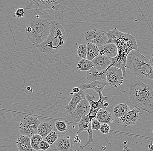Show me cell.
<instances>
[{
    "mask_svg": "<svg viewBox=\"0 0 153 151\" xmlns=\"http://www.w3.org/2000/svg\"><path fill=\"white\" fill-rule=\"evenodd\" d=\"M53 130V128L52 125L48 122H45L40 123L38 125L37 134L44 139Z\"/></svg>",
    "mask_w": 153,
    "mask_h": 151,
    "instance_id": "obj_23",
    "label": "cell"
},
{
    "mask_svg": "<svg viewBox=\"0 0 153 151\" xmlns=\"http://www.w3.org/2000/svg\"><path fill=\"white\" fill-rule=\"evenodd\" d=\"M139 115V110L134 108L119 118L118 122L125 126L133 125L136 123Z\"/></svg>",
    "mask_w": 153,
    "mask_h": 151,
    "instance_id": "obj_13",
    "label": "cell"
},
{
    "mask_svg": "<svg viewBox=\"0 0 153 151\" xmlns=\"http://www.w3.org/2000/svg\"><path fill=\"white\" fill-rule=\"evenodd\" d=\"M130 110V107L127 104L122 103L117 104L113 109L114 114L117 118H119Z\"/></svg>",
    "mask_w": 153,
    "mask_h": 151,
    "instance_id": "obj_24",
    "label": "cell"
},
{
    "mask_svg": "<svg viewBox=\"0 0 153 151\" xmlns=\"http://www.w3.org/2000/svg\"><path fill=\"white\" fill-rule=\"evenodd\" d=\"M80 88L79 87H75L73 88L72 92L73 93H77L80 91Z\"/></svg>",
    "mask_w": 153,
    "mask_h": 151,
    "instance_id": "obj_34",
    "label": "cell"
},
{
    "mask_svg": "<svg viewBox=\"0 0 153 151\" xmlns=\"http://www.w3.org/2000/svg\"><path fill=\"white\" fill-rule=\"evenodd\" d=\"M113 61V58L98 55L94 59L91 60L94 68L98 71L107 70Z\"/></svg>",
    "mask_w": 153,
    "mask_h": 151,
    "instance_id": "obj_15",
    "label": "cell"
},
{
    "mask_svg": "<svg viewBox=\"0 0 153 151\" xmlns=\"http://www.w3.org/2000/svg\"><path fill=\"white\" fill-rule=\"evenodd\" d=\"M85 98L86 95L85 91L81 89L78 93H73L71 100L65 107L67 112L71 115L75 110L77 104Z\"/></svg>",
    "mask_w": 153,
    "mask_h": 151,
    "instance_id": "obj_14",
    "label": "cell"
},
{
    "mask_svg": "<svg viewBox=\"0 0 153 151\" xmlns=\"http://www.w3.org/2000/svg\"><path fill=\"white\" fill-rule=\"evenodd\" d=\"M40 120L34 116L26 115L21 120L19 126V131L22 135L31 137L37 134Z\"/></svg>",
    "mask_w": 153,
    "mask_h": 151,
    "instance_id": "obj_7",
    "label": "cell"
},
{
    "mask_svg": "<svg viewBox=\"0 0 153 151\" xmlns=\"http://www.w3.org/2000/svg\"><path fill=\"white\" fill-rule=\"evenodd\" d=\"M106 81L110 86L118 87L122 85L124 80L121 69L111 66L106 71Z\"/></svg>",
    "mask_w": 153,
    "mask_h": 151,
    "instance_id": "obj_9",
    "label": "cell"
},
{
    "mask_svg": "<svg viewBox=\"0 0 153 151\" xmlns=\"http://www.w3.org/2000/svg\"><path fill=\"white\" fill-rule=\"evenodd\" d=\"M90 109V105L86 99L81 101L76 106V108L71 114L74 121L78 123L84 115L88 113Z\"/></svg>",
    "mask_w": 153,
    "mask_h": 151,
    "instance_id": "obj_12",
    "label": "cell"
},
{
    "mask_svg": "<svg viewBox=\"0 0 153 151\" xmlns=\"http://www.w3.org/2000/svg\"><path fill=\"white\" fill-rule=\"evenodd\" d=\"M51 31L48 38L35 47L42 53L54 54L59 53L66 42V33L64 26L57 21L50 22Z\"/></svg>",
    "mask_w": 153,
    "mask_h": 151,
    "instance_id": "obj_3",
    "label": "cell"
},
{
    "mask_svg": "<svg viewBox=\"0 0 153 151\" xmlns=\"http://www.w3.org/2000/svg\"><path fill=\"white\" fill-rule=\"evenodd\" d=\"M104 106L106 108H107L109 104L108 103H104Z\"/></svg>",
    "mask_w": 153,
    "mask_h": 151,
    "instance_id": "obj_37",
    "label": "cell"
},
{
    "mask_svg": "<svg viewBox=\"0 0 153 151\" xmlns=\"http://www.w3.org/2000/svg\"><path fill=\"white\" fill-rule=\"evenodd\" d=\"M101 125V123L99 122L95 118H94L92 120L91 129L92 130H99Z\"/></svg>",
    "mask_w": 153,
    "mask_h": 151,
    "instance_id": "obj_31",
    "label": "cell"
},
{
    "mask_svg": "<svg viewBox=\"0 0 153 151\" xmlns=\"http://www.w3.org/2000/svg\"><path fill=\"white\" fill-rule=\"evenodd\" d=\"M55 146L58 151H72L73 141L71 137L66 135L58 138L56 141Z\"/></svg>",
    "mask_w": 153,
    "mask_h": 151,
    "instance_id": "obj_16",
    "label": "cell"
},
{
    "mask_svg": "<svg viewBox=\"0 0 153 151\" xmlns=\"http://www.w3.org/2000/svg\"><path fill=\"white\" fill-rule=\"evenodd\" d=\"M107 34L108 40L106 43H114L117 49V55L113 58V61L107 70L111 66L121 69L125 79L127 75V57L132 50L138 49L136 40L132 35L121 32L117 28L109 31Z\"/></svg>",
    "mask_w": 153,
    "mask_h": 151,
    "instance_id": "obj_1",
    "label": "cell"
},
{
    "mask_svg": "<svg viewBox=\"0 0 153 151\" xmlns=\"http://www.w3.org/2000/svg\"><path fill=\"white\" fill-rule=\"evenodd\" d=\"M149 60L150 64H151V66L153 68V53L152 54V56L150 57V58L149 59Z\"/></svg>",
    "mask_w": 153,
    "mask_h": 151,
    "instance_id": "obj_36",
    "label": "cell"
},
{
    "mask_svg": "<svg viewBox=\"0 0 153 151\" xmlns=\"http://www.w3.org/2000/svg\"><path fill=\"white\" fill-rule=\"evenodd\" d=\"M77 55L81 59H86L87 56V46L85 43L80 44L78 47L76 51Z\"/></svg>",
    "mask_w": 153,
    "mask_h": 151,
    "instance_id": "obj_28",
    "label": "cell"
},
{
    "mask_svg": "<svg viewBox=\"0 0 153 151\" xmlns=\"http://www.w3.org/2000/svg\"><path fill=\"white\" fill-rule=\"evenodd\" d=\"M126 68L134 75L153 80V68L148 59L141 54L138 49L133 50L126 59Z\"/></svg>",
    "mask_w": 153,
    "mask_h": 151,
    "instance_id": "obj_5",
    "label": "cell"
},
{
    "mask_svg": "<svg viewBox=\"0 0 153 151\" xmlns=\"http://www.w3.org/2000/svg\"><path fill=\"white\" fill-rule=\"evenodd\" d=\"M106 70L98 71L95 68L87 71V79L91 82L97 80H106Z\"/></svg>",
    "mask_w": 153,
    "mask_h": 151,
    "instance_id": "obj_20",
    "label": "cell"
},
{
    "mask_svg": "<svg viewBox=\"0 0 153 151\" xmlns=\"http://www.w3.org/2000/svg\"><path fill=\"white\" fill-rule=\"evenodd\" d=\"M43 140L42 137L37 134L30 137V145L33 149L36 151L40 150L39 145Z\"/></svg>",
    "mask_w": 153,
    "mask_h": 151,
    "instance_id": "obj_27",
    "label": "cell"
},
{
    "mask_svg": "<svg viewBox=\"0 0 153 151\" xmlns=\"http://www.w3.org/2000/svg\"><path fill=\"white\" fill-rule=\"evenodd\" d=\"M30 137L22 135L18 138L16 144L19 151H32L30 142Z\"/></svg>",
    "mask_w": 153,
    "mask_h": 151,
    "instance_id": "obj_22",
    "label": "cell"
},
{
    "mask_svg": "<svg viewBox=\"0 0 153 151\" xmlns=\"http://www.w3.org/2000/svg\"><path fill=\"white\" fill-rule=\"evenodd\" d=\"M58 134L56 131L53 130L47 136H46L43 139L44 141L47 142L50 145H53L54 142H56L58 138Z\"/></svg>",
    "mask_w": 153,
    "mask_h": 151,
    "instance_id": "obj_29",
    "label": "cell"
},
{
    "mask_svg": "<svg viewBox=\"0 0 153 151\" xmlns=\"http://www.w3.org/2000/svg\"><path fill=\"white\" fill-rule=\"evenodd\" d=\"M148 151H153V144L152 142L148 145Z\"/></svg>",
    "mask_w": 153,
    "mask_h": 151,
    "instance_id": "obj_35",
    "label": "cell"
},
{
    "mask_svg": "<svg viewBox=\"0 0 153 151\" xmlns=\"http://www.w3.org/2000/svg\"><path fill=\"white\" fill-rule=\"evenodd\" d=\"M50 147V145L47 142H45L43 140L40 143L39 145V148L40 150H42L46 151Z\"/></svg>",
    "mask_w": 153,
    "mask_h": 151,
    "instance_id": "obj_33",
    "label": "cell"
},
{
    "mask_svg": "<svg viewBox=\"0 0 153 151\" xmlns=\"http://www.w3.org/2000/svg\"><path fill=\"white\" fill-rule=\"evenodd\" d=\"M87 46V59L91 61L99 54V47L95 44L91 43H88Z\"/></svg>",
    "mask_w": 153,
    "mask_h": 151,
    "instance_id": "obj_25",
    "label": "cell"
},
{
    "mask_svg": "<svg viewBox=\"0 0 153 151\" xmlns=\"http://www.w3.org/2000/svg\"><path fill=\"white\" fill-rule=\"evenodd\" d=\"M152 132H153V131H152Z\"/></svg>",
    "mask_w": 153,
    "mask_h": 151,
    "instance_id": "obj_38",
    "label": "cell"
},
{
    "mask_svg": "<svg viewBox=\"0 0 153 151\" xmlns=\"http://www.w3.org/2000/svg\"><path fill=\"white\" fill-rule=\"evenodd\" d=\"M98 47L99 49V55H100L111 58H114L117 55V47L114 43H105Z\"/></svg>",
    "mask_w": 153,
    "mask_h": 151,
    "instance_id": "obj_19",
    "label": "cell"
},
{
    "mask_svg": "<svg viewBox=\"0 0 153 151\" xmlns=\"http://www.w3.org/2000/svg\"><path fill=\"white\" fill-rule=\"evenodd\" d=\"M95 118L101 124L106 123L108 125L112 124L114 120V118L111 113L103 109H101L98 110L97 113Z\"/></svg>",
    "mask_w": 153,
    "mask_h": 151,
    "instance_id": "obj_21",
    "label": "cell"
},
{
    "mask_svg": "<svg viewBox=\"0 0 153 151\" xmlns=\"http://www.w3.org/2000/svg\"><path fill=\"white\" fill-rule=\"evenodd\" d=\"M50 31V22L45 19L36 18L31 19L27 23L26 35L34 47L44 42Z\"/></svg>",
    "mask_w": 153,
    "mask_h": 151,
    "instance_id": "obj_6",
    "label": "cell"
},
{
    "mask_svg": "<svg viewBox=\"0 0 153 151\" xmlns=\"http://www.w3.org/2000/svg\"><path fill=\"white\" fill-rule=\"evenodd\" d=\"M85 38L88 43L95 44L98 47L104 45L108 40L107 32L97 29L87 31L85 34Z\"/></svg>",
    "mask_w": 153,
    "mask_h": 151,
    "instance_id": "obj_8",
    "label": "cell"
},
{
    "mask_svg": "<svg viewBox=\"0 0 153 151\" xmlns=\"http://www.w3.org/2000/svg\"><path fill=\"white\" fill-rule=\"evenodd\" d=\"M98 95H99V100L97 101H94L95 98L94 95L89 94L86 95V99L88 100L90 105V109L88 114L93 119L95 118L97 113L99 110L101 109L105 110L106 108L104 106V102L105 101H107L108 98L104 97L102 95V93H100Z\"/></svg>",
    "mask_w": 153,
    "mask_h": 151,
    "instance_id": "obj_11",
    "label": "cell"
},
{
    "mask_svg": "<svg viewBox=\"0 0 153 151\" xmlns=\"http://www.w3.org/2000/svg\"><path fill=\"white\" fill-rule=\"evenodd\" d=\"M25 11L23 8H19L16 10L15 11V14H14V18H19V19H22V18H24L25 16Z\"/></svg>",
    "mask_w": 153,
    "mask_h": 151,
    "instance_id": "obj_32",
    "label": "cell"
},
{
    "mask_svg": "<svg viewBox=\"0 0 153 151\" xmlns=\"http://www.w3.org/2000/svg\"><path fill=\"white\" fill-rule=\"evenodd\" d=\"M92 119L93 118L90 117L88 114H86L83 116L81 120L77 123L78 130L76 134L85 131H87L88 134V140L86 142L85 145L81 147V150H83L84 148L90 145L92 142H94V140L93 137V132L91 129V122Z\"/></svg>",
    "mask_w": 153,
    "mask_h": 151,
    "instance_id": "obj_10",
    "label": "cell"
},
{
    "mask_svg": "<svg viewBox=\"0 0 153 151\" xmlns=\"http://www.w3.org/2000/svg\"><path fill=\"white\" fill-rule=\"evenodd\" d=\"M53 126V131L61 135L66 133L70 128L68 122L64 118H59L54 120Z\"/></svg>",
    "mask_w": 153,
    "mask_h": 151,
    "instance_id": "obj_18",
    "label": "cell"
},
{
    "mask_svg": "<svg viewBox=\"0 0 153 151\" xmlns=\"http://www.w3.org/2000/svg\"><path fill=\"white\" fill-rule=\"evenodd\" d=\"M129 99L135 108L149 113L153 112V90L151 86L135 81L129 87Z\"/></svg>",
    "mask_w": 153,
    "mask_h": 151,
    "instance_id": "obj_2",
    "label": "cell"
},
{
    "mask_svg": "<svg viewBox=\"0 0 153 151\" xmlns=\"http://www.w3.org/2000/svg\"><path fill=\"white\" fill-rule=\"evenodd\" d=\"M108 85V83L106 80H97L91 82L89 83H82L79 88L84 91L88 89H93L99 94L102 93L105 86Z\"/></svg>",
    "mask_w": 153,
    "mask_h": 151,
    "instance_id": "obj_17",
    "label": "cell"
},
{
    "mask_svg": "<svg viewBox=\"0 0 153 151\" xmlns=\"http://www.w3.org/2000/svg\"><path fill=\"white\" fill-rule=\"evenodd\" d=\"M26 8L33 14H60L70 7L72 0H25Z\"/></svg>",
    "mask_w": 153,
    "mask_h": 151,
    "instance_id": "obj_4",
    "label": "cell"
},
{
    "mask_svg": "<svg viewBox=\"0 0 153 151\" xmlns=\"http://www.w3.org/2000/svg\"><path fill=\"white\" fill-rule=\"evenodd\" d=\"M94 67V65L91 61L83 59L78 62L76 69L78 72H80L81 71H90Z\"/></svg>",
    "mask_w": 153,
    "mask_h": 151,
    "instance_id": "obj_26",
    "label": "cell"
},
{
    "mask_svg": "<svg viewBox=\"0 0 153 151\" xmlns=\"http://www.w3.org/2000/svg\"><path fill=\"white\" fill-rule=\"evenodd\" d=\"M100 132L104 134H108L109 132L110 127L109 125L106 123L101 124L100 130Z\"/></svg>",
    "mask_w": 153,
    "mask_h": 151,
    "instance_id": "obj_30",
    "label": "cell"
}]
</instances>
